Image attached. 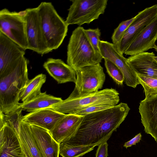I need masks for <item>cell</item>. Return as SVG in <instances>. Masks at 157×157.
Listing matches in <instances>:
<instances>
[{
  "mask_svg": "<svg viewBox=\"0 0 157 157\" xmlns=\"http://www.w3.org/2000/svg\"><path fill=\"white\" fill-rule=\"evenodd\" d=\"M130 110L127 104L121 102L112 108L83 116L75 134L65 142L77 146H98L110 138Z\"/></svg>",
  "mask_w": 157,
  "mask_h": 157,
  "instance_id": "1",
  "label": "cell"
},
{
  "mask_svg": "<svg viewBox=\"0 0 157 157\" xmlns=\"http://www.w3.org/2000/svg\"><path fill=\"white\" fill-rule=\"evenodd\" d=\"M25 56L10 73L0 78V111L5 114L19 108L20 94L29 79Z\"/></svg>",
  "mask_w": 157,
  "mask_h": 157,
  "instance_id": "2",
  "label": "cell"
},
{
  "mask_svg": "<svg viewBox=\"0 0 157 157\" xmlns=\"http://www.w3.org/2000/svg\"><path fill=\"white\" fill-rule=\"evenodd\" d=\"M37 8L45 42L51 52L61 45L67 35L68 25L51 2H42Z\"/></svg>",
  "mask_w": 157,
  "mask_h": 157,
  "instance_id": "3",
  "label": "cell"
},
{
  "mask_svg": "<svg viewBox=\"0 0 157 157\" xmlns=\"http://www.w3.org/2000/svg\"><path fill=\"white\" fill-rule=\"evenodd\" d=\"M78 26L72 32L67 47V64L75 70L100 63L102 59L96 54L84 31Z\"/></svg>",
  "mask_w": 157,
  "mask_h": 157,
  "instance_id": "4",
  "label": "cell"
},
{
  "mask_svg": "<svg viewBox=\"0 0 157 157\" xmlns=\"http://www.w3.org/2000/svg\"><path fill=\"white\" fill-rule=\"evenodd\" d=\"M119 94L114 89L106 88L81 96L68 97L48 108L63 114L74 113L97 104L109 103L117 105L120 101Z\"/></svg>",
  "mask_w": 157,
  "mask_h": 157,
  "instance_id": "5",
  "label": "cell"
},
{
  "mask_svg": "<svg viewBox=\"0 0 157 157\" xmlns=\"http://www.w3.org/2000/svg\"><path fill=\"white\" fill-rule=\"evenodd\" d=\"M66 20L68 25L76 24L80 26L89 24L103 14L107 0H71Z\"/></svg>",
  "mask_w": 157,
  "mask_h": 157,
  "instance_id": "6",
  "label": "cell"
},
{
  "mask_svg": "<svg viewBox=\"0 0 157 157\" xmlns=\"http://www.w3.org/2000/svg\"><path fill=\"white\" fill-rule=\"evenodd\" d=\"M75 71L76 76L75 86L68 97L81 96L98 91L102 87L105 76L100 63L85 67Z\"/></svg>",
  "mask_w": 157,
  "mask_h": 157,
  "instance_id": "7",
  "label": "cell"
},
{
  "mask_svg": "<svg viewBox=\"0 0 157 157\" xmlns=\"http://www.w3.org/2000/svg\"><path fill=\"white\" fill-rule=\"evenodd\" d=\"M25 10L11 12L6 8L0 11V32L26 50L28 44L26 33Z\"/></svg>",
  "mask_w": 157,
  "mask_h": 157,
  "instance_id": "8",
  "label": "cell"
},
{
  "mask_svg": "<svg viewBox=\"0 0 157 157\" xmlns=\"http://www.w3.org/2000/svg\"><path fill=\"white\" fill-rule=\"evenodd\" d=\"M28 49L43 55L50 52L41 29L37 7L25 10Z\"/></svg>",
  "mask_w": 157,
  "mask_h": 157,
  "instance_id": "9",
  "label": "cell"
},
{
  "mask_svg": "<svg viewBox=\"0 0 157 157\" xmlns=\"http://www.w3.org/2000/svg\"><path fill=\"white\" fill-rule=\"evenodd\" d=\"M25 50L0 32V78L16 67L25 57Z\"/></svg>",
  "mask_w": 157,
  "mask_h": 157,
  "instance_id": "10",
  "label": "cell"
},
{
  "mask_svg": "<svg viewBox=\"0 0 157 157\" xmlns=\"http://www.w3.org/2000/svg\"><path fill=\"white\" fill-rule=\"evenodd\" d=\"M157 17V5L146 8L139 12L126 30L120 42L116 47L123 55L130 45L143 29Z\"/></svg>",
  "mask_w": 157,
  "mask_h": 157,
  "instance_id": "11",
  "label": "cell"
},
{
  "mask_svg": "<svg viewBox=\"0 0 157 157\" xmlns=\"http://www.w3.org/2000/svg\"><path fill=\"white\" fill-rule=\"evenodd\" d=\"M99 46L103 58L111 61L122 72L127 86L135 88L140 84L136 73L127 63V59L118 52L113 43L100 40Z\"/></svg>",
  "mask_w": 157,
  "mask_h": 157,
  "instance_id": "12",
  "label": "cell"
},
{
  "mask_svg": "<svg viewBox=\"0 0 157 157\" xmlns=\"http://www.w3.org/2000/svg\"><path fill=\"white\" fill-rule=\"evenodd\" d=\"M0 128V157H26L15 128L7 123Z\"/></svg>",
  "mask_w": 157,
  "mask_h": 157,
  "instance_id": "13",
  "label": "cell"
},
{
  "mask_svg": "<svg viewBox=\"0 0 157 157\" xmlns=\"http://www.w3.org/2000/svg\"><path fill=\"white\" fill-rule=\"evenodd\" d=\"M157 40V17L145 27L130 45L124 54L130 56L153 48Z\"/></svg>",
  "mask_w": 157,
  "mask_h": 157,
  "instance_id": "14",
  "label": "cell"
},
{
  "mask_svg": "<svg viewBox=\"0 0 157 157\" xmlns=\"http://www.w3.org/2000/svg\"><path fill=\"white\" fill-rule=\"evenodd\" d=\"M139 109L145 132L157 142V94L141 101Z\"/></svg>",
  "mask_w": 157,
  "mask_h": 157,
  "instance_id": "15",
  "label": "cell"
},
{
  "mask_svg": "<svg viewBox=\"0 0 157 157\" xmlns=\"http://www.w3.org/2000/svg\"><path fill=\"white\" fill-rule=\"evenodd\" d=\"M66 114L46 108L26 114L23 116L21 121L50 132Z\"/></svg>",
  "mask_w": 157,
  "mask_h": 157,
  "instance_id": "16",
  "label": "cell"
},
{
  "mask_svg": "<svg viewBox=\"0 0 157 157\" xmlns=\"http://www.w3.org/2000/svg\"><path fill=\"white\" fill-rule=\"evenodd\" d=\"M32 136L41 157H59V144L50 132L44 128L31 125Z\"/></svg>",
  "mask_w": 157,
  "mask_h": 157,
  "instance_id": "17",
  "label": "cell"
},
{
  "mask_svg": "<svg viewBox=\"0 0 157 157\" xmlns=\"http://www.w3.org/2000/svg\"><path fill=\"white\" fill-rule=\"evenodd\" d=\"M83 117L74 113L66 114L50 132L52 137L59 144L68 140L76 133Z\"/></svg>",
  "mask_w": 157,
  "mask_h": 157,
  "instance_id": "18",
  "label": "cell"
},
{
  "mask_svg": "<svg viewBox=\"0 0 157 157\" xmlns=\"http://www.w3.org/2000/svg\"><path fill=\"white\" fill-rule=\"evenodd\" d=\"M43 66L48 74L58 84L69 82L75 83L76 81L75 71L61 59L48 58L44 62Z\"/></svg>",
  "mask_w": 157,
  "mask_h": 157,
  "instance_id": "19",
  "label": "cell"
},
{
  "mask_svg": "<svg viewBox=\"0 0 157 157\" xmlns=\"http://www.w3.org/2000/svg\"><path fill=\"white\" fill-rule=\"evenodd\" d=\"M155 56L153 52H145L130 56L127 61L136 73L157 78V61Z\"/></svg>",
  "mask_w": 157,
  "mask_h": 157,
  "instance_id": "20",
  "label": "cell"
},
{
  "mask_svg": "<svg viewBox=\"0 0 157 157\" xmlns=\"http://www.w3.org/2000/svg\"><path fill=\"white\" fill-rule=\"evenodd\" d=\"M18 134L26 157H41L33 138L30 125L21 121Z\"/></svg>",
  "mask_w": 157,
  "mask_h": 157,
  "instance_id": "21",
  "label": "cell"
},
{
  "mask_svg": "<svg viewBox=\"0 0 157 157\" xmlns=\"http://www.w3.org/2000/svg\"><path fill=\"white\" fill-rule=\"evenodd\" d=\"M63 100L61 98L48 94L46 92H41L36 97L27 102L20 103L19 107L23 110L30 113L49 108Z\"/></svg>",
  "mask_w": 157,
  "mask_h": 157,
  "instance_id": "22",
  "label": "cell"
},
{
  "mask_svg": "<svg viewBox=\"0 0 157 157\" xmlns=\"http://www.w3.org/2000/svg\"><path fill=\"white\" fill-rule=\"evenodd\" d=\"M46 78L45 75L40 74L29 80L20 94V99L22 103L30 101L41 92V88L46 82Z\"/></svg>",
  "mask_w": 157,
  "mask_h": 157,
  "instance_id": "23",
  "label": "cell"
},
{
  "mask_svg": "<svg viewBox=\"0 0 157 157\" xmlns=\"http://www.w3.org/2000/svg\"><path fill=\"white\" fill-rule=\"evenodd\" d=\"M95 145L77 146L64 142L59 144V155L62 157H79L91 151Z\"/></svg>",
  "mask_w": 157,
  "mask_h": 157,
  "instance_id": "24",
  "label": "cell"
},
{
  "mask_svg": "<svg viewBox=\"0 0 157 157\" xmlns=\"http://www.w3.org/2000/svg\"><path fill=\"white\" fill-rule=\"evenodd\" d=\"M22 109L19 107L16 109L5 114L0 111V127L7 123L13 126L18 133L20 124L23 117Z\"/></svg>",
  "mask_w": 157,
  "mask_h": 157,
  "instance_id": "25",
  "label": "cell"
},
{
  "mask_svg": "<svg viewBox=\"0 0 157 157\" xmlns=\"http://www.w3.org/2000/svg\"><path fill=\"white\" fill-rule=\"evenodd\" d=\"M140 84L143 86L145 98L157 94V78L136 74Z\"/></svg>",
  "mask_w": 157,
  "mask_h": 157,
  "instance_id": "26",
  "label": "cell"
},
{
  "mask_svg": "<svg viewBox=\"0 0 157 157\" xmlns=\"http://www.w3.org/2000/svg\"><path fill=\"white\" fill-rule=\"evenodd\" d=\"M84 32L96 55L102 59L99 49L101 33L98 28L84 29Z\"/></svg>",
  "mask_w": 157,
  "mask_h": 157,
  "instance_id": "27",
  "label": "cell"
},
{
  "mask_svg": "<svg viewBox=\"0 0 157 157\" xmlns=\"http://www.w3.org/2000/svg\"><path fill=\"white\" fill-rule=\"evenodd\" d=\"M105 65L108 74L118 85H122L124 81V76L119 68L109 60L104 59Z\"/></svg>",
  "mask_w": 157,
  "mask_h": 157,
  "instance_id": "28",
  "label": "cell"
},
{
  "mask_svg": "<svg viewBox=\"0 0 157 157\" xmlns=\"http://www.w3.org/2000/svg\"><path fill=\"white\" fill-rule=\"evenodd\" d=\"M134 18L135 17L130 19L122 21L114 29L111 39L113 44L115 47L120 42L126 30Z\"/></svg>",
  "mask_w": 157,
  "mask_h": 157,
  "instance_id": "29",
  "label": "cell"
},
{
  "mask_svg": "<svg viewBox=\"0 0 157 157\" xmlns=\"http://www.w3.org/2000/svg\"><path fill=\"white\" fill-rule=\"evenodd\" d=\"M115 105L109 103L97 104L83 109L74 114L83 117L91 113L112 108Z\"/></svg>",
  "mask_w": 157,
  "mask_h": 157,
  "instance_id": "30",
  "label": "cell"
},
{
  "mask_svg": "<svg viewBox=\"0 0 157 157\" xmlns=\"http://www.w3.org/2000/svg\"><path fill=\"white\" fill-rule=\"evenodd\" d=\"M108 146L107 141L101 143L98 146L95 154V157H107Z\"/></svg>",
  "mask_w": 157,
  "mask_h": 157,
  "instance_id": "31",
  "label": "cell"
},
{
  "mask_svg": "<svg viewBox=\"0 0 157 157\" xmlns=\"http://www.w3.org/2000/svg\"><path fill=\"white\" fill-rule=\"evenodd\" d=\"M142 135L141 133H140L130 140L125 143L123 146L127 148L132 145H136V143H138L140 141Z\"/></svg>",
  "mask_w": 157,
  "mask_h": 157,
  "instance_id": "32",
  "label": "cell"
},
{
  "mask_svg": "<svg viewBox=\"0 0 157 157\" xmlns=\"http://www.w3.org/2000/svg\"><path fill=\"white\" fill-rule=\"evenodd\" d=\"M153 48L157 52V46L156 45L153 47Z\"/></svg>",
  "mask_w": 157,
  "mask_h": 157,
  "instance_id": "33",
  "label": "cell"
},
{
  "mask_svg": "<svg viewBox=\"0 0 157 157\" xmlns=\"http://www.w3.org/2000/svg\"><path fill=\"white\" fill-rule=\"evenodd\" d=\"M154 58L155 59L156 61H157V56H154Z\"/></svg>",
  "mask_w": 157,
  "mask_h": 157,
  "instance_id": "34",
  "label": "cell"
}]
</instances>
